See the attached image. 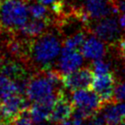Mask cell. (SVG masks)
<instances>
[{
	"mask_svg": "<svg viewBox=\"0 0 125 125\" xmlns=\"http://www.w3.org/2000/svg\"><path fill=\"white\" fill-rule=\"evenodd\" d=\"M117 84L116 74L112 72L104 74H94L90 88L98 94L104 106L114 100V91Z\"/></svg>",
	"mask_w": 125,
	"mask_h": 125,
	"instance_id": "obj_5",
	"label": "cell"
},
{
	"mask_svg": "<svg viewBox=\"0 0 125 125\" xmlns=\"http://www.w3.org/2000/svg\"><path fill=\"white\" fill-rule=\"evenodd\" d=\"M83 62L84 56L82 52H79V50L67 49L62 47L57 62V69L62 75H64L81 68Z\"/></svg>",
	"mask_w": 125,
	"mask_h": 125,
	"instance_id": "obj_9",
	"label": "cell"
},
{
	"mask_svg": "<svg viewBox=\"0 0 125 125\" xmlns=\"http://www.w3.org/2000/svg\"><path fill=\"white\" fill-rule=\"evenodd\" d=\"M4 1H5V0H0V5L2 4V3H3V2H4Z\"/></svg>",
	"mask_w": 125,
	"mask_h": 125,
	"instance_id": "obj_32",
	"label": "cell"
},
{
	"mask_svg": "<svg viewBox=\"0 0 125 125\" xmlns=\"http://www.w3.org/2000/svg\"><path fill=\"white\" fill-rule=\"evenodd\" d=\"M34 1L39 2V3L45 5V6H52L53 3L57 2V1H59V0H34Z\"/></svg>",
	"mask_w": 125,
	"mask_h": 125,
	"instance_id": "obj_27",
	"label": "cell"
},
{
	"mask_svg": "<svg viewBox=\"0 0 125 125\" xmlns=\"http://www.w3.org/2000/svg\"><path fill=\"white\" fill-rule=\"evenodd\" d=\"M85 41H86V33L82 31H78L64 40L62 47L67 49L79 50L82 48Z\"/></svg>",
	"mask_w": 125,
	"mask_h": 125,
	"instance_id": "obj_19",
	"label": "cell"
},
{
	"mask_svg": "<svg viewBox=\"0 0 125 125\" xmlns=\"http://www.w3.org/2000/svg\"><path fill=\"white\" fill-rule=\"evenodd\" d=\"M60 90L49 80L43 71H39L31 75L26 96L28 99L32 102L47 101L54 103Z\"/></svg>",
	"mask_w": 125,
	"mask_h": 125,
	"instance_id": "obj_3",
	"label": "cell"
},
{
	"mask_svg": "<svg viewBox=\"0 0 125 125\" xmlns=\"http://www.w3.org/2000/svg\"><path fill=\"white\" fill-rule=\"evenodd\" d=\"M29 7V12L32 19L35 20H41L48 21L49 23L52 21L51 11L48 9L45 5L41 4L39 2L31 3Z\"/></svg>",
	"mask_w": 125,
	"mask_h": 125,
	"instance_id": "obj_18",
	"label": "cell"
},
{
	"mask_svg": "<svg viewBox=\"0 0 125 125\" xmlns=\"http://www.w3.org/2000/svg\"></svg>",
	"mask_w": 125,
	"mask_h": 125,
	"instance_id": "obj_35",
	"label": "cell"
},
{
	"mask_svg": "<svg viewBox=\"0 0 125 125\" xmlns=\"http://www.w3.org/2000/svg\"><path fill=\"white\" fill-rule=\"evenodd\" d=\"M54 103L47 101L33 102L29 109L33 121L36 123H39L48 121Z\"/></svg>",
	"mask_w": 125,
	"mask_h": 125,
	"instance_id": "obj_15",
	"label": "cell"
},
{
	"mask_svg": "<svg viewBox=\"0 0 125 125\" xmlns=\"http://www.w3.org/2000/svg\"><path fill=\"white\" fill-rule=\"evenodd\" d=\"M117 125H125V121H123V122H121V123H119V124Z\"/></svg>",
	"mask_w": 125,
	"mask_h": 125,
	"instance_id": "obj_31",
	"label": "cell"
},
{
	"mask_svg": "<svg viewBox=\"0 0 125 125\" xmlns=\"http://www.w3.org/2000/svg\"><path fill=\"white\" fill-rule=\"evenodd\" d=\"M0 74L12 80L31 76L27 68L17 60H3L0 62Z\"/></svg>",
	"mask_w": 125,
	"mask_h": 125,
	"instance_id": "obj_14",
	"label": "cell"
},
{
	"mask_svg": "<svg viewBox=\"0 0 125 125\" xmlns=\"http://www.w3.org/2000/svg\"><path fill=\"white\" fill-rule=\"evenodd\" d=\"M18 94V87L16 82L5 75H0V102L6 98Z\"/></svg>",
	"mask_w": 125,
	"mask_h": 125,
	"instance_id": "obj_17",
	"label": "cell"
},
{
	"mask_svg": "<svg viewBox=\"0 0 125 125\" xmlns=\"http://www.w3.org/2000/svg\"><path fill=\"white\" fill-rule=\"evenodd\" d=\"M29 99H26L23 95L15 94L1 101L0 104V121L5 124H9L23 110L30 109Z\"/></svg>",
	"mask_w": 125,
	"mask_h": 125,
	"instance_id": "obj_6",
	"label": "cell"
},
{
	"mask_svg": "<svg viewBox=\"0 0 125 125\" xmlns=\"http://www.w3.org/2000/svg\"><path fill=\"white\" fill-rule=\"evenodd\" d=\"M4 57H5L4 52H3V50H2V48L0 47V62L4 60Z\"/></svg>",
	"mask_w": 125,
	"mask_h": 125,
	"instance_id": "obj_29",
	"label": "cell"
},
{
	"mask_svg": "<svg viewBox=\"0 0 125 125\" xmlns=\"http://www.w3.org/2000/svg\"><path fill=\"white\" fill-rule=\"evenodd\" d=\"M83 121H84L73 116V118H68V119L64 120L62 122L57 123L56 125H84L83 124Z\"/></svg>",
	"mask_w": 125,
	"mask_h": 125,
	"instance_id": "obj_25",
	"label": "cell"
},
{
	"mask_svg": "<svg viewBox=\"0 0 125 125\" xmlns=\"http://www.w3.org/2000/svg\"><path fill=\"white\" fill-rule=\"evenodd\" d=\"M84 125H108L105 120L102 118V116L98 113L96 115H94L92 117H90L89 119H87V121Z\"/></svg>",
	"mask_w": 125,
	"mask_h": 125,
	"instance_id": "obj_24",
	"label": "cell"
},
{
	"mask_svg": "<svg viewBox=\"0 0 125 125\" xmlns=\"http://www.w3.org/2000/svg\"><path fill=\"white\" fill-rule=\"evenodd\" d=\"M29 14L25 0H5L0 5V31H19L28 22Z\"/></svg>",
	"mask_w": 125,
	"mask_h": 125,
	"instance_id": "obj_2",
	"label": "cell"
},
{
	"mask_svg": "<svg viewBox=\"0 0 125 125\" xmlns=\"http://www.w3.org/2000/svg\"><path fill=\"white\" fill-rule=\"evenodd\" d=\"M90 68L92 69L94 74H104L111 72L110 71L111 69L110 62L106 60H103V59H98V60L93 61Z\"/></svg>",
	"mask_w": 125,
	"mask_h": 125,
	"instance_id": "obj_20",
	"label": "cell"
},
{
	"mask_svg": "<svg viewBox=\"0 0 125 125\" xmlns=\"http://www.w3.org/2000/svg\"><path fill=\"white\" fill-rule=\"evenodd\" d=\"M89 30L96 37L109 44H115L121 38V25L114 18L106 17L96 20Z\"/></svg>",
	"mask_w": 125,
	"mask_h": 125,
	"instance_id": "obj_4",
	"label": "cell"
},
{
	"mask_svg": "<svg viewBox=\"0 0 125 125\" xmlns=\"http://www.w3.org/2000/svg\"><path fill=\"white\" fill-rule=\"evenodd\" d=\"M119 22H120V25L121 27L125 30V13L121 14V16L120 17V20H119Z\"/></svg>",
	"mask_w": 125,
	"mask_h": 125,
	"instance_id": "obj_28",
	"label": "cell"
},
{
	"mask_svg": "<svg viewBox=\"0 0 125 125\" xmlns=\"http://www.w3.org/2000/svg\"><path fill=\"white\" fill-rule=\"evenodd\" d=\"M49 25L50 23L48 21L32 19L31 20L28 21L19 31L25 37L34 39L46 32Z\"/></svg>",
	"mask_w": 125,
	"mask_h": 125,
	"instance_id": "obj_16",
	"label": "cell"
},
{
	"mask_svg": "<svg viewBox=\"0 0 125 125\" xmlns=\"http://www.w3.org/2000/svg\"><path fill=\"white\" fill-rule=\"evenodd\" d=\"M62 41L52 32H44L29 42L26 60L36 72L51 69L62 52Z\"/></svg>",
	"mask_w": 125,
	"mask_h": 125,
	"instance_id": "obj_1",
	"label": "cell"
},
{
	"mask_svg": "<svg viewBox=\"0 0 125 125\" xmlns=\"http://www.w3.org/2000/svg\"><path fill=\"white\" fill-rule=\"evenodd\" d=\"M95 21L113 14L110 0H84L82 8L79 10Z\"/></svg>",
	"mask_w": 125,
	"mask_h": 125,
	"instance_id": "obj_11",
	"label": "cell"
},
{
	"mask_svg": "<svg viewBox=\"0 0 125 125\" xmlns=\"http://www.w3.org/2000/svg\"><path fill=\"white\" fill-rule=\"evenodd\" d=\"M3 125H9V124H3Z\"/></svg>",
	"mask_w": 125,
	"mask_h": 125,
	"instance_id": "obj_34",
	"label": "cell"
},
{
	"mask_svg": "<svg viewBox=\"0 0 125 125\" xmlns=\"http://www.w3.org/2000/svg\"><path fill=\"white\" fill-rule=\"evenodd\" d=\"M32 121L33 120L30 113V109H28L23 110L20 115H18L11 121L10 125H33Z\"/></svg>",
	"mask_w": 125,
	"mask_h": 125,
	"instance_id": "obj_21",
	"label": "cell"
},
{
	"mask_svg": "<svg viewBox=\"0 0 125 125\" xmlns=\"http://www.w3.org/2000/svg\"><path fill=\"white\" fill-rule=\"evenodd\" d=\"M123 74H124V75H125V68H124V70H123Z\"/></svg>",
	"mask_w": 125,
	"mask_h": 125,
	"instance_id": "obj_33",
	"label": "cell"
},
{
	"mask_svg": "<svg viewBox=\"0 0 125 125\" xmlns=\"http://www.w3.org/2000/svg\"><path fill=\"white\" fill-rule=\"evenodd\" d=\"M37 125H52V123H51L50 121H42V122H39V123H37Z\"/></svg>",
	"mask_w": 125,
	"mask_h": 125,
	"instance_id": "obj_30",
	"label": "cell"
},
{
	"mask_svg": "<svg viewBox=\"0 0 125 125\" xmlns=\"http://www.w3.org/2000/svg\"><path fill=\"white\" fill-rule=\"evenodd\" d=\"M106 42L96 36H91L86 39L81 48L83 56L87 60L95 61L98 59H103L107 54Z\"/></svg>",
	"mask_w": 125,
	"mask_h": 125,
	"instance_id": "obj_13",
	"label": "cell"
},
{
	"mask_svg": "<svg viewBox=\"0 0 125 125\" xmlns=\"http://www.w3.org/2000/svg\"><path fill=\"white\" fill-rule=\"evenodd\" d=\"M71 100L74 108L86 109L93 114L98 113L103 107V103L98 94L87 88L73 91Z\"/></svg>",
	"mask_w": 125,
	"mask_h": 125,
	"instance_id": "obj_7",
	"label": "cell"
},
{
	"mask_svg": "<svg viewBox=\"0 0 125 125\" xmlns=\"http://www.w3.org/2000/svg\"><path fill=\"white\" fill-rule=\"evenodd\" d=\"M114 100L125 102V81L118 82L114 91Z\"/></svg>",
	"mask_w": 125,
	"mask_h": 125,
	"instance_id": "obj_22",
	"label": "cell"
},
{
	"mask_svg": "<svg viewBox=\"0 0 125 125\" xmlns=\"http://www.w3.org/2000/svg\"><path fill=\"white\" fill-rule=\"evenodd\" d=\"M119 53L121 55V57L125 60V36H122L121 40L119 41Z\"/></svg>",
	"mask_w": 125,
	"mask_h": 125,
	"instance_id": "obj_26",
	"label": "cell"
},
{
	"mask_svg": "<svg viewBox=\"0 0 125 125\" xmlns=\"http://www.w3.org/2000/svg\"><path fill=\"white\" fill-rule=\"evenodd\" d=\"M94 73L90 67H81L72 73L62 75L63 87L71 91L85 89L91 86Z\"/></svg>",
	"mask_w": 125,
	"mask_h": 125,
	"instance_id": "obj_8",
	"label": "cell"
},
{
	"mask_svg": "<svg viewBox=\"0 0 125 125\" xmlns=\"http://www.w3.org/2000/svg\"><path fill=\"white\" fill-rule=\"evenodd\" d=\"M113 9V14L125 13V0H110Z\"/></svg>",
	"mask_w": 125,
	"mask_h": 125,
	"instance_id": "obj_23",
	"label": "cell"
},
{
	"mask_svg": "<svg viewBox=\"0 0 125 125\" xmlns=\"http://www.w3.org/2000/svg\"><path fill=\"white\" fill-rule=\"evenodd\" d=\"M73 111H74L73 102L67 97L62 88L58 92L56 101L52 109L48 121H50L52 124H57L59 122H62L64 120L70 118L73 114Z\"/></svg>",
	"mask_w": 125,
	"mask_h": 125,
	"instance_id": "obj_10",
	"label": "cell"
},
{
	"mask_svg": "<svg viewBox=\"0 0 125 125\" xmlns=\"http://www.w3.org/2000/svg\"><path fill=\"white\" fill-rule=\"evenodd\" d=\"M99 114L108 125H117L125 121V102L113 101L102 107Z\"/></svg>",
	"mask_w": 125,
	"mask_h": 125,
	"instance_id": "obj_12",
	"label": "cell"
}]
</instances>
